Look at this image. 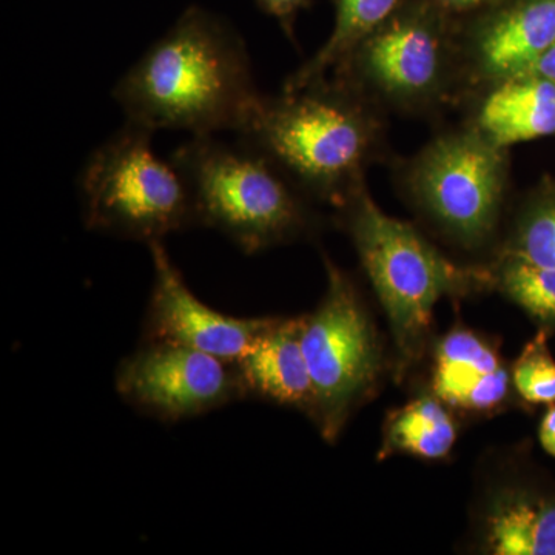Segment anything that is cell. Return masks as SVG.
<instances>
[{"instance_id": "6da1fadb", "label": "cell", "mask_w": 555, "mask_h": 555, "mask_svg": "<svg viewBox=\"0 0 555 555\" xmlns=\"http://www.w3.org/2000/svg\"><path fill=\"white\" fill-rule=\"evenodd\" d=\"M112 94L126 120L192 137L236 133L261 96L243 36L196 5L124 73Z\"/></svg>"}, {"instance_id": "7a4b0ae2", "label": "cell", "mask_w": 555, "mask_h": 555, "mask_svg": "<svg viewBox=\"0 0 555 555\" xmlns=\"http://www.w3.org/2000/svg\"><path fill=\"white\" fill-rule=\"evenodd\" d=\"M236 137L334 210L367 185L372 167L396 158L389 116L331 75L280 96L261 93Z\"/></svg>"}, {"instance_id": "3957f363", "label": "cell", "mask_w": 555, "mask_h": 555, "mask_svg": "<svg viewBox=\"0 0 555 555\" xmlns=\"http://www.w3.org/2000/svg\"><path fill=\"white\" fill-rule=\"evenodd\" d=\"M389 320L400 374L422 357L441 298L495 288L489 266L452 261L411 222L389 217L367 185L335 210Z\"/></svg>"}, {"instance_id": "277c9868", "label": "cell", "mask_w": 555, "mask_h": 555, "mask_svg": "<svg viewBox=\"0 0 555 555\" xmlns=\"http://www.w3.org/2000/svg\"><path fill=\"white\" fill-rule=\"evenodd\" d=\"M170 159L188 181L198 225L218 230L246 255L312 238L323 225L315 201L243 142L192 137Z\"/></svg>"}, {"instance_id": "5b68a950", "label": "cell", "mask_w": 555, "mask_h": 555, "mask_svg": "<svg viewBox=\"0 0 555 555\" xmlns=\"http://www.w3.org/2000/svg\"><path fill=\"white\" fill-rule=\"evenodd\" d=\"M328 75L385 112L440 122L462 93L459 22L429 0H408L338 60Z\"/></svg>"}, {"instance_id": "8992f818", "label": "cell", "mask_w": 555, "mask_h": 555, "mask_svg": "<svg viewBox=\"0 0 555 555\" xmlns=\"http://www.w3.org/2000/svg\"><path fill=\"white\" fill-rule=\"evenodd\" d=\"M389 166L401 198L449 243L467 251L494 246L511 195V149L460 120Z\"/></svg>"}, {"instance_id": "52a82bcc", "label": "cell", "mask_w": 555, "mask_h": 555, "mask_svg": "<svg viewBox=\"0 0 555 555\" xmlns=\"http://www.w3.org/2000/svg\"><path fill=\"white\" fill-rule=\"evenodd\" d=\"M153 134L126 120L87 159L79 195L91 232L149 244L198 225L188 181L155 152Z\"/></svg>"}, {"instance_id": "ba28073f", "label": "cell", "mask_w": 555, "mask_h": 555, "mask_svg": "<svg viewBox=\"0 0 555 555\" xmlns=\"http://www.w3.org/2000/svg\"><path fill=\"white\" fill-rule=\"evenodd\" d=\"M326 294L302 317V350L312 378L313 423L328 443L377 383L382 352L352 276L323 255Z\"/></svg>"}, {"instance_id": "9c48e42d", "label": "cell", "mask_w": 555, "mask_h": 555, "mask_svg": "<svg viewBox=\"0 0 555 555\" xmlns=\"http://www.w3.org/2000/svg\"><path fill=\"white\" fill-rule=\"evenodd\" d=\"M115 386L127 404L164 423L195 418L248 398L236 361L159 343H141L124 358Z\"/></svg>"}, {"instance_id": "30bf717a", "label": "cell", "mask_w": 555, "mask_h": 555, "mask_svg": "<svg viewBox=\"0 0 555 555\" xmlns=\"http://www.w3.org/2000/svg\"><path fill=\"white\" fill-rule=\"evenodd\" d=\"M554 40L555 0H502L459 22V108L481 90L524 75Z\"/></svg>"}, {"instance_id": "8fae6325", "label": "cell", "mask_w": 555, "mask_h": 555, "mask_svg": "<svg viewBox=\"0 0 555 555\" xmlns=\"http://www.w3.org/2000/svg\"><path fill=\"white\" fill-rule=\"evenodd\" d=\"M153 262L141 343L189 347L236 361L268 331L276 317L235 318L208 308L185 284L163 241L147 244Z\"/></svg>"}, {"instance_id": "7c38bea8", "label": "cell", "mask_w": 555, "mask_h": 555, "mask_svg": "<svg viewBox=\"0 0 555 555\" xmlns=\"http://www.w3.org/2000/svg\"><path fill=\"white\" fill-rule=\"evenodd\" d=\"M459 112L463 122L500 147L555 138V87L534 76L488 87L467 98Z\"/></svg>"}, {"instance_id": "4fadbf2b", "label": "cell", "mask_w": 555, "mask_h": 555, "mask_svg": "<svg viewBox=\"0 0 555 555\" xmlns=\"http://www.w3.org/2000/svg\"><path fill=\"white\" fill-rule=\"evenodd\" d=\"M511 377L500 353L476 332L454 328L438 341L433 389L448 408L494 411L509 396Z\"/></svg>"}, {"instance_id": "5bb4252c", "label": "cell", "mask_w": 555, "mask_h": 555, "mask_svg": "<svg viewBox=\"0 0 555 555\" xmlns=\"http://www.w3.org/2000/svg\"><path fill=\"white\" fill-rule=\"evenodd\" d=\"M301 334L302 317L276 318L236 360V366L248 398L299 409L312 418L315 396Z\"/></svg>"}, {"instance_id": "9a60e30c", "label": "cell", "mask_w": 555, "mask_h": 555, "mask_svg": "<svg viewBox=\"0 0 555 555\" xmlns=\"http://www.w3.org/2000/svg\"><path fill=\"white\" fill-rule=\"evenodd\" d=\"M486 553L555 555V495L529 486H503L481 520Z\"/></svg>"}, {"instance_id": "2e32d148", "label": "cell", "mask_w": 555, "mask_h": 555, "mask_svg": "<svg viewBox=\"0 0 555 555\" xmlns=\"http://www.w3.org/2000/svg\"><path fill=\"white\" fill-rule=\"evenodd\" d=\"M406 2L408 0H334V28L326 42L287 76L281 91L292 93L327 76L347 51L386 24Z\"/></svg>"}, {"instance_id": "e0dca14e", "label": "cell", "mask_w": 555, "mask_h": 555, "mask_svg": "<svg viewBox=\"0 0 555 555\" xmlns=\"http://www.w3.org/2000/svg\"><path fill=\"white\" fill-rule=\"evenodd\" d=\"M455 440L456 426L447 404L437 397H420L389 415L382 451L440 460L451 452Z\"/></svg>"}, {"instance_id": "ac0fdd59", "label": "cell", "mask_w": 555, "mask_h": 555, "mask_svg": "<svg viewBox=\"0 0 555 555\" xmlns=\"http://www.w3.org/2000/svg\"><path fill=\"white\" fill-rule=\"evenodd\" d=\"M496 255L555 266V178L543 177L518 201Z\"/></svg>"}, {"instance_id": "d6986e66", "label": "cell", "mask_w": 555, "mask_h": 555, "mask_svg": "<svg viewBox=\"0 0 555 555\" xmlns=\"http://www.w3.org/2000/svg\"><path fill=\"white\" fill-rule=\"evenodd\" d=\"M495 287L525 312L555 326V266H540L525 259L496 255L491 262Z\"/></svg>"}, {"instance_id": "ffe728a7", "label": "cell", "mask_w": 555, "mask_h": 555, "mask_svg": "<svg viewBox=\"0 0 555 555\" xmlns=\"http://www.w3.org/2000/svg\"><path fill=\"white\" fill-rule=\"evenodd\" d=\"M518 396L532 404L555 403V360L547 347L546 331L537 332L513 367Z\"/></svg>"}, {"instance_id": "44dd1931", "label": "cell", "mask_w": 555, "mask_h": 555, "mask_svg": "<svg viewBox=\"0 0 555 555\" xmlns=\"http://www.w3.org/2000/svg\"><path fill=\"white\" fill-rule=\"evenodd\" d=\"M255 2L268 16L278 22L287 39L297 46L295 22L301 11L310 9L312 0H255Z\"/></svg>"}, {"instance_id": "7402d4cb", "label": "cell", "mask_w": 555, "mask_h": 555, "mask_svg": "<svg viewBox=\"0 0 555 555\" xmlns=\"http://www.w3.org/2000/svg\"><path fill=\"white\" fill-rule=\"evenodd\" d=\"M438 10L456 22L469 20L502 0H429Z\"/></svg>"}, {"instance_id": "603a6c76", "label": "cell", "mask_w": 555, "mask_h": 555, "mask_svg": "<svg viewBox=\"0 0 555 555\" xmlns=\"http://www.w3.org/2000/svg\"><path fill=\"white\" fill-rule=\"evenodd\" d=\"M525 75L547 80V82L553 83L555 87V40L553 46L528 68V72L520 76Z\"/></svg>"}, {"instance_id": "cb8c5ba5", "label": "cell", "mask_w": 555, "mask_h": 555, "mask_svg": "<svg viewBox=\"0 0 555 555\" xmlns=\"http://www.w3.org/2000/svg\"><path fill=\"white\" fill-rule=\"evenodd\" d=\"M539 440L546 454L555 459V406L546 412L540 423Z\"/></svg>"}]
</instances>
